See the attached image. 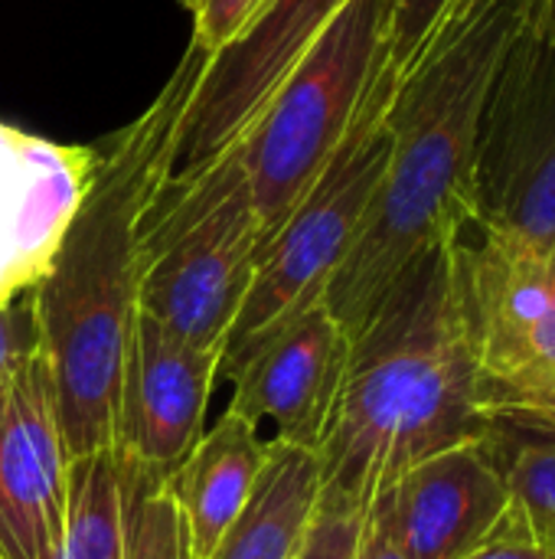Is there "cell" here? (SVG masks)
Listing matches in <instances>:
<instances>
[{
  "label": "cell",
  "instance_id": "cell-1",
  "mask_svg": "<svg viewBox=\"0 0 555 559\" xmlns=\"http://www.w3.org/2000/svg\"><path fill=\"white\" fill-rule=\"evenodd\" d=\"M209 59L190 43L154 102L111 138L29 288L72 462L114 449L144 219L173 174L180 131Z\"/></svg>",
  "mask_w": 555,
  "mask_h": 559
},
{
  "label": "cell",
  "instance_id": "cell-2",
  "mask_svg": "<svg viewBox=\"0 0 555 559\" xmlns=\"http://www.w3.org/2000/svg\"><path fill=\"white\" fill-rule=\"evenodd\" d=\"M491 429L474 354L458 236L412 262L350 337L321 449V495L366 514L425 459Z\"/></svg>",
  "mask_w": 555,
  "mask_h": 559
},
{
  "label": "cell",
  "instance_id": "cell-3",
  "mask_svg": "<svg viewBox=\"0 0 555 559\" xmlns=\"http://www.w3.org/2000/svg\"><path fill=\"white\" fill-rule=\"evenodd\" d=\"M514 3H497L435 49L396 92L389 160L363 226L334 272L324 305L353 337L396 278L474 219V164L484 105L507 43Z\"/></svg>",
  "mask_w": 555,
  "mask_h": 559
},
{
  "label": "cell",
  "instance_id": "cell-4",
  "mask_svg": "<svg viewBox=\"0 0 555 559\" xmlns=\"http://www.w3.org/2000/svg\"><path fill=\"white\" fill-rule=\"evenodd\" d=\"M265 233L239 141L170 177L144 219L137 311L196 350H219L249 295Z\"/></svg>",
  "mask_w": 555,
  "mask_h": 559
},
{
  "label": "cell",
  "instance_id": "cell-5",
  "mask_svg": "<svg viewBox=\"0 0 555 559\" xmlns=\"http://www.w3.org/2000/svg\"><path fill=\"white\" fill-rule=\"evenodd\" d=\"M389 0H347L239 138L265 242L330 167L379 72Z\"/></svg>",
  "mask_w": 555,
  "mask_h": 559
},
{
  "label": "cell",
  "instance_id": "cell-6",
  "mask_svg": "<svg viewBox=\"0 0 555 559\" xmlns=\"http://www.w3.org/2000/svg\"><path fill=\"white\" fill-rule=\"evenodd\" d=\"M386 111L363 105V115L330 167L265 242L249 295L222 344L219 383L229 380V373L291 318L324 301V292L347 259L389 160L393 134Z\"/></svg>",
  "mask_w": 555,
  "mask_h": 559
},
{
  "label": "cell",
  "instance_id": "cell-7",
  "mask_svg": "<svg viewBox=\"0 0 555 559\" xmlns=\"http://www.w3.org/2000/svg\"><path fill=\"white\" fill-rule=\"evenodd\" d=\"M474 223L555 255V36L514 29L491 85Z\"/></svg>",
  "mask_w": 555,
  "mask_h": 559
},
{
  "label": "cell",
  "instance_id": "cell-8",
  "mask_svg": "<svg viewBox=\"0 0 555 559\" xmlns=\"http://www.w3.org/2000/svg\"><path fill=\"white\" fill-rule=\"evenodd\" d=\"M458 272L481 380L555 364V255L474 219L458 233Z\"/></svg>",
  "mask_w": 555,
  "mask_h": 559
},
{
  "label": "cell",
  "instance_id": "cell-9",
  "mask_svg": "<svg viewBox=\"0 0 555 559\" xmlns=\"http://www.w3.org/2000/svg\"><path fill=\"white\" fill-rule=\"evenodd\" d=\"M216 386L219 350L186 347L137 311L111 455L141 475L167 481L206 432Z\"/></svg>",
  "mask_w": 555,
  "mask_h": 559
},
{
  "label": "cell",
  "instance_id": "cell-10",
  "mask_svg": "<svg viewBox=\"0 0 555 559\" xmlns=\"http://www.w3.org/2000/svg\"><path fill=\"white\" fill-rule=\"evenodd\" d=\"M69 452L36 350L0 393V559H62Z\"/></svg>",
  "mask_w": 555,
  "mask_h": 559
},
{
  "label": "cell",
  "instance_id": "cell-11",
  "mask_svg": "<svg viewBox=\"0 0 555 559\" xmlns=\"http://www.w3.org/2000/svg\"><path fill=\"white\" fill-rule=\"evenodd\" d=\"M350 357V337L324 301L291 318L232 373L229 413L265 442L317 452Z\"/></svg>",
  "mask_w": 555,
  "mask_h": 559
},
{
  "label": "cell",
  "instance_id": "cell-12",
  "mask_svg": "<svg viewBox=\"0 0 555 559\" xmlns=\"http://www.w3.org/2000/svg\"><path fill=\"white\" fill-rule=\"evenodd\" d=\"M343 3L347 0H272L239 43L216 52L186 111L170 177L190 174L236 144L294 59Z\"/></svg>",
  "mask_w": 555,
  "mask_h": 559
},
{
  "label": "cell",
  "instance_id": "cell-13",
  "mask_svg": "<svg viewBox=\"0 0 555 559\" xmlns=\"http://www.w3.org/2000/svg\"><path fill=\"white\" fill-rule=\"evenodd\" d=\"M507 485L481 442L438 452L406 472L366 514L406 559H468L504 521Z\"/></svg>",
  "mask_w": 555,
  "mask_h": 559
},
{
  "label": "cell",
  "instance_id": "cell-14",
  "mask_svg": "<svg viewBox=\"0 0 555 559\" xmlns=\"http://www.w3.org/2000/svg\"><path fill=\"white\" fill-rule=\"evenodd\" d=\"M265 462L268 442L236 413L222 409L213 429H206L180 462V468L160 481L180 511L186 557L209 559L219 550L226 534L249 508Z\"/></svg>",
  "mask_w": 555,
  "mask_h": 559
},
{
  "label": "cell",
  "instance_id": "cell-15",
  "mask_svg": "<svg viewBox=\"0 0 555 559\" xmlns=\"http://www.w3.org/2000/svg\"><path fill=\"white\" fill-rule=\"evenodd\" d=\"M321 498L317 459L307 449L268 442L249 508L209 559H294Z\"/></svg>",
  "mask_w": 555,
  "mask_h": 559
},
{
  "label": "cell",
  "instance_id": "cell-16",
  "mask_svg": "<svg viewBox=\"0 0 555 559\" xmlns=\"http://www.w3.org/2000/svg\"><path fill=\"white\" fill-rule=\"evenodd\" d=\"M484 452L497 465L520 531L555 554V426L533 416H494Z\"/></svg>",
  "mask_w": 555,
  "mask_h": 559
},
{
  "label": "cell",
  "instance_id": "cell-17",
  "mask_svg": "<svg viewBox=\"0 0 555 559\" xmlns=\"http://www.w3.org/2000/svg\"><path fill=\"white\" fill-rule=\"evenodd\" d=\"M62 559H124V491L111 452L69 465Z\"/></svg>",
  "mask_w": 555,
  "mask_h": 559
},
{
  "label": "cell",
  "instance_id": "cell-18",
  "mask_svg": "<svg viewBox=\"0 0 555 559\" xmlns=\"http://www.w3.org/2000/svg\"><path fill=\"white\" fill-rule=\"evenodd\" d=\"M118 472L124 491V559H190L183 521L167 488L121 462Z\"/></svg>",
  "mask_w": 555,
  "mask_h": 559
},
{
  "label": "cell",
  "instance_id": "cell-19",
  "mask_svg": "<svg viewBox=\"0 0 555 559\" xmlns=\"http://www.w3.org/2000/svg\"><path fill=\"white\" fill-rule=\"evenodd\" d=\"M484 409L494 416H533L555 426V364L533 367L510 380H481Z\"/></svg>",
  "mask_w": 555,
  "mask_h": 559
},
{
  "label": "cell",
  "instance_id": "cell-20",
  "mask_svg": "<svg viewBox=\"0 0 555 559\" xmlns=\"http://www.w3.org/2000/svg\"><path fill=\"white\" fill-rule=\"evenodd\" d=\"M363 521L366 514H360L357 508L321 495L294 559H353Z\"/></svg>",
  "mask_w": 555,
  "mask_h": 559
},
{
  "label": "cell",
  "instance_id": "cell-21",
  "mask_svg": "<svg viewBox=\"0 0 555 559\" xmlns=\"http://www.w3.org/2000/svg\"><path fill=\"white\" fill-rule=\"evenodd\" d=\"M268 7L272 0H196V7L190 10L193 16L190 43L216 56L232 43H239Z\"/></svg>",
  "mask_w": 555,
  "mask_h": 559
},
{
  "label": "cell",
  "instance_id": "cell-22",
  "mask_svg": "<svg viewBox=\"0 0 555 559\" xmlns=\"http://www.w3.org/2000/svg\"><path fill=\"white\" fill-rule=\"evenodd\" d=\"M39 350V331L33 314V295L0 298V393L20 373V367Z\"/></svg>",
  "mask_w": 555,
  "mask_h": 559
},
{
  "label": "cell",
  "instance_id": "cell-23",
  "mask_svg": "<svg viewBox=\"0 0 555 559\" xmlns=\"http://www.w3.org/2000/svg\"><path fill=\"white\" fill-rule=\"evenodd\" d=\"M497 3H514V10H517V29L540 33V36H555V0H455V7H451V13L445 20L442 33L435 36L429 56L435 49H442L445 43H451L464 26H471L478 16H484Z\"/></svg>",
  "mask_w": 555,
  "mask_h": 559
},
{
  "label": "cell",
  "instance_id": "cell-24",
  "mask_svg": "<svg viewBox=\"0 0 555 559\" xmlns=\"http://www.w3.org/2000/svg\"><path fill=\"white\" fill-rule=\"evenodd\" d=\"M468 559H555V554H550L546 547H540L536 540H530L520 531V524L510 514H504L497 531Z\"/></svg>",
  "mask_w": 555,
  "mask_h": 559
},
{
  "label": "cell",
  "instance_id": "cell-25",
  "mask_svg": "<svg viewBox=\"0 0 555 559\" xmlns=\"http://www.w3.org/2000/svg\"><path fill=\"white\" fill-rule=\"evenodd\" d=\"M353 559H406V554L393 544V537L383 531V524L366 514L363 534H360V544H357Z\"/></svg>",
  "mask_w": 555,
  "mask_h": 559
},
{
  "label": "cell",
  "instance_id": "cell-26",
  "mask_svg": "<svg viewBox=\"0 0 555 559\" xmlns=\"http://www.w3.org/2000/svg\"><path fill=\"white\" fill-rule=\"evenodd\" d=\"M180 7H183V10H193V7H196V0H180Z\"/></svg>",
  "mask_w": 555,
  "mask_h": 559
}]
</instances>
